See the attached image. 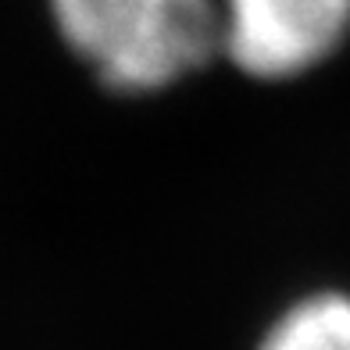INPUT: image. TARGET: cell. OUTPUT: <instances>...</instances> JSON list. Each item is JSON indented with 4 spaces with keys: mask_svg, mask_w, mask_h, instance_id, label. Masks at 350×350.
<instances>
[{
    "mask_svg": "<svg viewBox=\"0 0 350 350\" xmlns=\"http://www.w3.org/2000/svg\"><path fill=\"white\" fill-rule=\"evenodd\" d=\"M72 54L107 90L154 93L218 54V0H46Z\"/></svg>",
    "mask_w": 350,
    "mask_h": 350,
    "instance_id": "cell-1",
    "label": "cell"
},
{
    "mask_svg": "<svg viewBox=\"0 0 350 350\" xmlns=\"http://www.w3.org/2000/svg\"><path fill=\"white\" fill-rule=\"evenodd\" d=\"M350 33V0H218V51L254 79H293Z\"/></svg>",
    "mask_w": 350,
    "mask_h": 350,
    "instance_id": "cell-2",
    "label": "cell"
},
{
    "mask_svg": "<svg viewBox=\"0 0 350 350\" xmlns=\"http://www.w3.org/2000/svg\"><path fill=\"white\" fill-rule=\"evenodd\" d=\"M261 350H350V297L318 293L268 329Z\"/></svg>",
    "mask_w": 350,
    "mask_h": 350,
    "instance_id": "cell-3",
    "label": "cell"
}]
</instances>
